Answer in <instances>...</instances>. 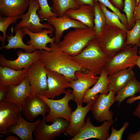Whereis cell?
Here are the masks:
<instances>
[{
    "label": "cell",
    "instance_id": "1",
    "mask_svg": "<svg viewBox=\"0 0 140 140\" xmlns=\"http://www.w3.org/2000/svg\"><path fill=\"white\" fill-rule=\"evenodd\" d=\"M58 44L55 42L50 44V51L39 50V60L46 69L62 74L69 82L75 80L76 71L84 72L85 70L79 66L72 56L61 51Z\"/></svg>",
    "mask_w": 140,
    "mask_h": 140
},
{
    "label": "cell",
    "instance_id": "2",
    "mask_svg": "<svg viewBox=\"0 0 140 140\" xmlns=\"http://www.w3.org/2000/svg\"><path fill=\"white\" fill-rule=\"evenodd\" d=\"M72 57L81 68L97 76L101 74L109 59L94 38L79 54Z\"/></svg>",
    "mask_w": 140,
    "mask_h": 140
},
{
    "label": "cell",
    "instance_id": "3",
    "mask_svg": "<svg viewBox=\"0 0 140 140\" xmlns=\"http://www.w3.org/2000/svg\"><path fill=\"white\" fill-rule=\"evenodd\" d=\"M126 31L114 25L106 24L95 37L99 46L109 59L127 45Z\"/></svg>",
    "mask_w": 140,
    "mask_h": 140
},
{
    "label": "cell",
    "instance_id": "4",
    "mask_svg": "<svg viewBox=\"0 0 140 140\" xmlns=\"http://www.w3.org/2000/svg\"><path fill=\"white\" fill-rule=\"evenodd\" d=\"M96 35L94 28H77L67 32L58 44L60 49L72 56L79 54Z\"/></svg>",
    "mask_w": 140,
    "mask_h": 140
},
{
    "label": "cell",
    "instance_id": "5",
    "mask_svg": "<svg viewBox=\"0 0 140 140\" xmlns=\"http://www.w3.org/2000/svg\"><path fill=\"white\" fill-rule=\"evenodd\" d=\"M36 95L43 100L50 108L48 114L43 117L46 122H53L56 118L59 117L69 121L72 109L69 107L68 103L70 101L74 100V98L71 90L69 89L66 90L64 96L58 100L50 99L40 94Z\"/></svg>",
    "mask_w": 140,
    "mask_h": 140
},
{
    "label": "cell",
    "instance_id": "6",
    "mask_svg": "<svg viewBox=\"0 0 140 140\" xmlns=\"http://www.w3.org/2000/svg\"><path fill=\"white\" fill-rule=\"evenodd\" d=\"M138 46L126 45L116 53L105 66L104 68L108 74L117 72L135 66L138 58Z\"/></svg>",
    "mask_w": 140,
    "mask_h": 140
},
{
    "label": "cell",
    "instance_id": "7",
    "mask_svg": "<svg viewBox=\"0 0 140 140\" xmlns=\"http://www.w3.org/2000/svg\"><path fill=\"white\" fill-rule=\"evenodd\" d=\"M29 1L27 12L21 16L22 20L15 25L14 30L26 27L34 32H40L44 28L54 30L53 26L49 23H41V20L37 14L38 11L40 8L38 2L35 0Z\"/></svg>",
    "mask_w": 140,
    "mask_h": 140
},
{
    "label": "cell",
    "instance_id": "8",
    "mask_svg": "<svg viewBox=\"0 0 140 140\" xmlns=\"http://www.w3.org/2000/svg\"><path fill=\"white\" fill-rule=\"evenodd\" d=\"M115 93L110 91L107 94L97 95L93 100L91 111L94 118L101 122L113 120V113L109 110L110 107L116 101Z\"/></svg>",
    "mask_w": 140,
    "mask_h": 140
},
{
    "label": "cell",
    "instance_id": "9",
    "mask_svg": "<svg viewBox=\"0 0 140 140\" xmlns=\"http://www.w3.org/2000/svg\"><path fill=\"white\" fill-rule=\"evenodd\" d=\"M69 122L61 118H56L50 125L42 120L37 125L33 134L36 140H53L65 133Z\"/></svg>",
    "mask_w": 140,
    "mask_h": 140
},
{
    "label": "cell",
    "instance_id": "10",
    "mask_svg": "<svg viewBox=\"0 0 140 140\" xmlns=\"http://www.w3.org/2000/svg\"><path fill=\"white\" fill-rule=\"evenodd\" d=\"M27 78L31 86L32 96L41 94L48 89L46 69L39 60L29 68Z\"/></svg>",
    "mask_w": 140,
    "mask_h": 140
},
{
    "label": "cell",
    "instance_id": "11",
    "mask_svg": "<svg viewBox=\"0 0 140 140\" xmlns=\"http://www.w3.org/2000/svg\"><path fill=\"white\" fill-rule=\"evenodd\" d=\"M87 73L78 71L75 73L76 79L70 82V87L74 96V100L77 104L82 105V99L86 91L97 81L99 76L90 72Z\"/></svg>",
    "mask_w": 140,
    "mask_h": 140
},
{
    "label": "cell",
    "instance_id": "12",
    "mask_svg": "<svg viewBox=\"0 0 140 140\" xmlns=\"http://www.w3.org/2000/svg\"><path fill=\"white\" fill-rule=\"evenodd\" d=\"M90 120L89 117L87 118L83 128L70 140H85L92 138H95L99 140H107L109 136L110 128L114 123V120L105 121L101 125L95 126L92 124Z\"/></svg>",
    "mask_w": 140,
    "mask_h": 140
},
{
    "label": "cell",
    "instance_id": "13",
    "mask_svg": "<svg viewBox=\"0 0 140 140\" xmlns=\"http://www.w3.org/2000/svg\"><path fill=\"white\" fill-rule=\"evenodd\" d=\"M50 111L46 103L37 95L28 96L24 99L22 104V112L29 121H33L39 115L44 117Z\"/></svg>",
    "mask_w": 140,
    "mask_h": 140
},
{
    "label": "cell",
    "instance_id": "14",
    "mask_svg": "<svg viewBox=\"0 0 140 140\" xmlns=\"http://www.w3.org/2000/svg\"><path fill=\"white\" fill-rule=\"evenodd\" d=\"M46 69L48 89L40 94L46 97L53 99L56 96L65 94L66 89L70 87V82L62 74Z\"/></svg>",
    "mask_w": 140,
    "mask_h": 140
},
{
    "label": "cell",
    "instance_id": "15",
    "mask_svg": "<svg viewBox=\"0 0 140 140\" xmlns=\"http://www.w3.org/2000/svg\"><path fill=\"white\" fill-rule=\"evenodd\" d=\"M21 112L14 103L5 101L0 102V134L8 133V128L17 124Z\"/></svg>",
    "mask_w": 140,
    "mask_h": 140
},
{
    "label": "cell",
    "instance_id": "16",
    "mask_svg": "<svg viewBox=\"0 0 140 140\" xmlns=\"http://www.w3.org/2000/svg\"><path fill=\"white\" fill-rule=\"evenodd\" d=\"M18 57L13 60L5 58L4 56L0 55V64L2 66H8L13 69L20 70L24 68H29L34 63L39 59V50H36L31 52H23L21 50L17 51Z\"/></svg>",
    "mask_w": 140,
    "mask_h": 140
},
{
    "label": "cell",
    "instance_id": "17",
    "mask_svg": "<svg viewBox=\"0 0 140 140\" xmlns=\"http://www.w3.org/2000/svg\"><path fill=\"white\" fill-rule=\"evenodd\" d=\"M54 29L55 42L58 44L64 31L71 28H86L88 27L81 22L69 17L66 14L61 17H51L46 20Z\"/></svg>",
    "mask_w": 140,
    "mask_h": 140
},
{
    "label": "cell",
    "instance_id": "18",
    "mask_svg": "<svg viewBox=\"0 0 140 140\" xmlns=\"http://www.w3.org/2000/svg\"><path fill=\"white\" fill-rule=\"evenodd\" d=\"M93 101L87 103L84 107L77 104V108L71 114L69 125L65 133L73 137L79 133L85 124V117L91 110Z\"/></svg>",
    "mask_w": 140,
    "mask_h": 140
},
{
    "label": "cell",
    "instance_id": "19",
    "mask_svg": "<svg viewBox=\"0 0 140 140\" xmlns=\"http://www.w3.org/2000/svg\"><path fill=\"white\" fill-rule=\"evenodd\" d=\"M31 86L26 77L19 85L8 86L5 101L14 103L22 111L23 102L26 97L31 95Z\"/></svg>",
    "mask_w": 140,
    "mask_h": 140
},
{
    "label": "cell",
    "instance_id": "20",
    "mask_svg": "<svg viewBox=\"0 0 140 140\" xmlns=\"http://www.w3.org/2000/svg\"><path fill=\"white\" fill-rule=\"evenodd\" d=\"M22 29L26 34L28 35L30 39L27 42L28 45L32 46L36 50H44L50 51L51 48L47 47L48 43L53 44L55 42V37L51 38L48 34H52L54 30L50 29H44L40 32H33L28 28L23 27Z\"/></svg>",
    "mask_w": 140,
    "mask_h": 140
},
{
    "label": "cell",
    "instance_id": "21",
    "mask_svg": "<svg viewBox=\"0 0 140 140\" xmlns=\"http://www.w3.org/2000/svg\"><path fill=\"white\" fill-rule=\"evenodd\" d=\"M29 0H0V16H21L29 8Z\"/></svg>",
    "mask_w": 140,
    "mask_h": 140
},
{
    "label": "cell",
    "instance_id": "22",
    "mask_svg": "<svg viewBox=\"0 0 140 140\" xmlns=\"http://www.w3.org/2000/svg\"><path fill=\"white\" fill-rule=\"evenodd\" d=\"M28 69L17 70L8 66L0 65V85L8 86L19 85L27 77Z\"/></svg>",
    "mask_w": 140,
    "mask_h": 140
},
{
    "label": "cell",
    "instance_id": "23",
    "mask_svg": "<svg viewBox=\"0 0 140 140\" xmlns=\"http://www.w3.org/2000/svg\"><path fill=\"white\" fill-rule=\"evenodd\" d=\"M41 121V120L39 119L34 122H28L23 118L21 113L18 123L8 128V133L16 135L22 140H33L32 134L37 124Z\"/></svg>",
    "mask_w": 140,
    "mask_h": 140
},
{
    "label": "cell",
    "instance_id": "24",
    "mask_svg": "<svg viewBox=\"0 0 140 140\" xmlns=\"http://www.w3.org/2000/svg\"><path fill=\"white\" fill-rule=\"evenodd\" d=\"M65 14L70 18L81 22L88 27H94L93 6L88 5H82L76 9H68Z\"/></svg>",
    "mask_w": 140,
    "mask_h": 140
},
{
    "label": "cell",
    "instance_id": "25",
    "mask_svg": "<svg viewBox=\"0 0 140 140\" xmlns=\"http://www.w3.org/2000/svg\"><path fill=\"white\" fill-rule=\"evenodd\" d=\"M108 74L103 68L99 78L94 86L89 88L86 92L82 99L83 103L87 104L93 100L98 93L108 94V85L110 81Z\"/></svg>",
    "mask_w": 140,
    "mask_h": 140
},
{
    "label": "cell",
    "instance_id": "26",
    "mask_svg": "<svg viewBox=\"0 0 140 140\" xmlns=\"http://www.w3.org/2000/svg\"><path fill=\"white\" fill-rule=\"evenodd\" d=\"M135 75L132 68H129L109 74L108 78L110 81L108 85L109 92L112 90L117 94Z\"/></svg>",
    "mask_w": 140,
    "mask_h": 140
},
{
    "label": "cell",
    "instance_id": "27",
    "mask_svg": "<svg viewBox=\"0 0 140 140\" xmlns=\"http://www.w3.org/2000/svg\"><path fill=\"white\" fill-rule=\"evenodd\" d=\"M15 34L13 36L12 33L10 35H7L6 38L8 44L6 45L2 46L1 49L4 48L5 50L11 49L21 48L25 52L31 53L36 49L32 46L26 45L23 40L25 34L22 28L14 30Z\"/></svg>",
    "mask_w": 140,
    "mask_h": 140
},
{
    "label": "cell",
    "instance_id": "28",
    "mask_svg": "<svg viewBox=\"0 0 140 140\" xmlns=\"http://www.w3.org/2000/svg\"><path fill=\"white\" fill-rule=\"evenodd\" d=\"M140 93V82L134 76L117 93L116 101L118 106L126 99L135 96L137 93Z\"/></svg>",
    "mask_w": 140,
    "mask_h": 140
},
{
    "label": "cell",
    "instance_id": "29",
    "mask_svg": "<svg viewBox=\"0 0 140 140\" xmlns=\"http://www.w3.org/2000/svg\"><path fill=\"white\" fill-rule=\"evenodd\" d=\"M52 11L57 16L61 17L68 9H76L80 6L75 0H52Z\"/></svg>",
    "mask_w": 140,
    "mask_h": 140
},
{
    "label": "cell",
    "instance_id": "30",
    "mask_svg": "<svg viewBox=\"0 0 140 140\" xmlns=\"http://www.w3.org/2000/svg\"><path fill=\"white\" fill-rule=\"evenodd\" d=\"M127 45H135L140 47V19L136 21L133 27L130 30H126Z\"/></svg>",
    "mask_w": 140,
    "mask_h": 140
},
{
    "label": "cell",
    "instance_id": "31",
    "mask_svg": "<svg viewBox=\"0 0 140 140\" xmlns=\"http://www.w3.org/2000/svg\"><path fill=\"white\" fill-rule=\"evenodd\" d=\"M94 3V29L96 35H97L101 32L106 23L105 16L99 5V2H95Z\"/></svg>",
    "mask_w": 140,
    "mask_h": 140
},
{
    "label": "cell",
    "instance_id": "32",
    "mask_svg": "<svg viewBox=\"0 0 140 140\" xmlns=\"http://www.w3.org/2000/svg\"><path fill=\"white\" fill-rule=\"evenodd\" d=\"M98 2L105 16L106 24L115 25L125 31L127 30L126 27L122 23L119 18L116 14L109 11L107 7L102 3Z\"/></svg>",
    "mask_w": 140,
    "mask_h": 140
},
{
    "label": "cell",
    "instance_id": "33",
    "mask_svg": "<svg viewBox=\"0 0 140 140\" xmlns=\"http://www.w3.org/2000/svg\"><path fill=\"white\" fill-rule=\"evenodd\" d=\"M123 10L125 13L128 25V30L131 29L134 25L135 22L134 19V13L137 6L136 0H124Z\"/></svg>",
    "mask_w": 140,
    "mask_h": 140
},
{
    "label": "cell",
    "instance_id": "34",
    "mask_svg": "<svg viewBox=\"0 0 140 140\" xmlns=\"http://www.w3.org/2000/svg\"><path fill=\"white\" fill-rule=\"evenodd\" d=\"M21 16L13 17H5L0 16V31L3 34L1 38L3 46H4V41L6 38V31L9 26L16 23L17 20L21 18Z\"/></svg>",
    "mask_w": 140,
    "mask_h": 140
},
{
    "label": "cell",
    "instance_id": "35",
    "mask_svg": "<svg viewBox=\"0 0 140 140\" xmlns=\"http://www.w3.org/2000/svg\"><path fill=\"white\" fill-rule=\"evenodd\" d=\"M39 3L40 8L37 14L41 20H47L50 17L57 16L52 11V8L48 3L47 0H35Z\"/></svg>",
    "mask_w": 140,
    "mask_h": 140
},
{
    "label": "cell",
    "instance_id": "36",
    "mask_svg": "<svg viewBox=\"0 0 140 140\" xmlns=\"http://www.w3.org/2000/svg\"><path fill=\"white\" fill-rule=\"evenodd\" d=\"M94 2H99L111 10L112 11L116 14L119 17L123 24L127 27L128 30V22L125 15L122 13L120 10L115 7L110 2L109 0H93Z\"/></svg>",
    "mask_w": 140,
    "mask_h": 140
},
{
    "label": "cell",
    "instance_id": "37",
    "mask_svg": "<svg viewBox=\"0 0 140 140\" xmlns=\"http://www.w3.org/2000/svg\"><path fill=\"white\" fill-rule=\"evenodd\" d=\"M129 123L125 122L122 127L119 130H116L112 126L111 134L107 140H122V136L125 129L128 126Z\"/></svg>",
    "mask_w": 140,
    "mask_h": 140
},
{
    "label": "cell",
    "instance_id": "38",
    "mask_svg": "<svg viewBox=\"0 0 140 140\" xmlns=\"http://www.w3.org/2000/svg\"><path fill=\"white\" fill-rule=\"evenodd\" d=\"M8 90V86L0 85V102L5 101Z\"/></svg>",
    "mask_w": 140,
    "mask_h": 140
},
{
    "label": "cell",
    "instance_id": "39",
    "mask_svg": "<svg viewBox=\"0 0 140 140\" xmlns=\"http://www.w3.org/2000/svg\"><path fill=\"white\" fill-rule=\"evenodd\" d=\"M111 4L119 10H123L124 6L123 0H109Z\"/></svg>",
    "mask_w": 140,
    "mask_h": 140
},
{
    "label": "cell",
    "instance_id": "40",
    "mask_svg": "<svg viewBox=\"0 0 140 140\" xmlns=\"http://www.w3.org/2000/svg\"><path fill=\"white\" fill-rule=\"evenodd\" d=\"M128 140H140V130L137 131L134 133L129 134L128 136Z\"/></svg>",
    "mask_w": 140,
    "mask_h": 140
},
{
    "label": "cell",
    "instance_id": "41",
    "mask_svg": "<svg viewBox=\"0 0 140 140\" xmlns=\"http://www.w3.org/2000/svg\"><path fill=\"white\" fill-rule=\"evenodd\" d=\"M75 1L77 4L79 6L88 5L93 6L94 4L93 0H75Z\"/></svg>",
    "mask_w": 140,
    "mask_h": 140
},
{
    "label": "cell",
    "instance_id": "42",
    "mask_svg": "<svg viewBox=\"0 0 140 140\" xmlns=\"http://www.w3.org/2000/svg\"><path fill=\"white\" fill-rule=\"evenodd\" d=\"M134 19L135 22L136 20L140 19V1L135 9L134 15Z\"/></svg>",
    "mask_w": 140,
    "mask_h": 140
},
{
    "label": "cell",
    "instance_id": "43",
    "mask_svg": "<svg viewBox=\"0 0 140 140\" xmlns=\"http://www.w3.org/2000/svg\"><path fill=\"white\" fill-rule=\"evenodd\" d=\"M140 100V95L137 96L130 97L126 101V102L129 104H131L135 101Z\"/></svg>",
    "mask_w": 140,
    "mask_h": 140
},
{
    "label": "cell",
    "instance_id": "44",
    "mask_svg": "<svg viewBox=\"0 0 140 140\" xmlns=\"http://www.w3.org/2000/svg\"><path fill=\"white\" fill-rule=\"evenodd\" d=\"M133 115L140 119V101L134 111Z\"/></svg>",
    "mask_w": 140,
    "mask_h": 140
},
{
    "label": "cell",
    "instance_id": "45",
    "mask_svg": "<svg viewBox=\"0 0 140 140\" xmlns=\"http://www.w3.org/2000/svg\"><path fill=\"white\" fill-rule=\"evenodd\" d=\"M5 140H18V138L15 136L11 135L6 137Z\"/></svg>",
    "mask_w": 140,
    "mask_h": 140
},
{
    "label": "cell",
    "instance_id": "46",
    "mask_svg": "<svg viewBox=\"0 0 140 140\" xmlns=\"http://www.w3.org/2000/svg\"><path fill=\"white\" fill-rule=\"evenodd\" d=\"M136 65H137L140 69V55L138 56L136 59Z\"/></svg>",
    "mask_w": 140,
    "mask_h": 140
},
{
    "label": "cell",
    "instance_id": "47",
    "mask_svg": "<svg viewBox=\"0 0 140 140\" xmlns=\"http://www.w3.org/2000/svg\"><path fill=\"white\" fill-rule=\"evenodd\" d=\"M137 1V5L138 4L139 2L140 1V0H136Z\"/></svg>",
    "mask_w": 140,
    "mask_h": 140
},
{
    "label": "cell",
    "instance_id": "48",
    "mask_svg": "<svg viewBox=\"0 0 140 140\" xmlns=\"http://www.w3.org/2000/svg\"><path fill=\"white\" fill-rule=\"evenodd\" d=\"M139 51H138V53L139 54V55H140V47Z\"/></svg>",
    "mask_w": 140,
    "mask_h": 140
}]
</instances>
